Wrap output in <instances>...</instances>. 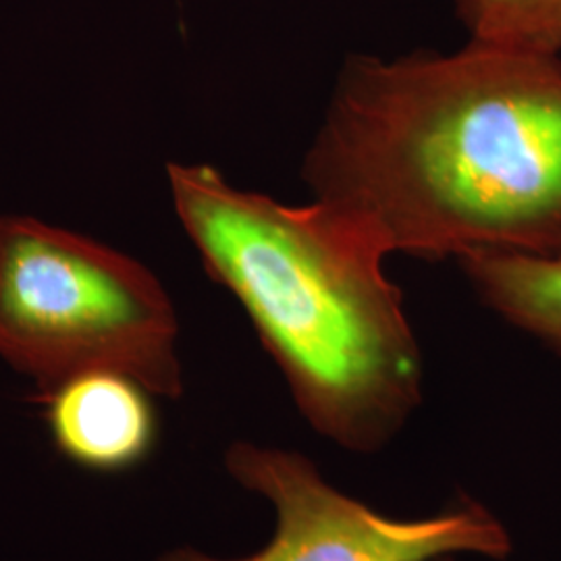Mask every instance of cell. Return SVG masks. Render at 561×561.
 <instances>
[{"label": "cell", "instance_id": "obj_1", "mask_svg": "<svg viewBox=\"0 0 561 561\" xmlns=\"http://www.w3.org/2000/svg\"><path fill=\"white\" fill-rule=\"evenodd\" d=\"M301 175L389 254L561 252V59L472 41L354 57Z\"/></svg>", "mask_w": 561, "mask_h": 561}, {"label": "cell", "instance_id": "obj_2", "mask_svg": "<svg viewBox=\"0 0 561 561\" xmlns=\"http://www.w3.org/2000/svg\"><path fill=\"white\" fill-rule=\"evenodd\" d=\"M175 215L310 426L347 451L391 442L422 400L419 341L379 238L337 206H287L210 164L167 167Z\"/></svg>", "mask_w": 561, "mask_h": 561}, {"label": "cell", "instance_id": "obj_3", "mask_svg": "<svg viewBox=\"0 0 561 561\" xmlns=\"http://www.w3.org/2000/svg\"><path fill=\"white\" fill-rule=\"evenodd\" d=\"M178 337L173 301L141 262L34 217H4L0 360L36 396L80 373L117 370L178 400Z\"/></svg>", "mask_w": 561, "mask_h": 561}, {"label": "cell", "instance_id": "obj_4", "mask_svg": "<svg viewBox=\"0 0 561 561\" xmlns=\"http://www.w3.org/2000/svg\"><path fill=\"white\" fill-rule=\"evenodd\" d=\"M225 468L275 505L273 539L240 560L178 547L157 561H433L456 553L503 560L512 551L502 520L468 497L435 516L401 520L337 491L298 451L238 442L229 445Z\"/></svg>", "mask_w": 561, "mask_h": 561}, {"label": "cell", "instance_id": "obj_5", "mask_svg": "<svg viewBox=\"0 0 561 561\" xmlns=\"http://www.w3.org/2000/svg\"><path fill=\"white\" fill-rule=\"evenodd\" d=\"M140 381L117 370L73 375L36 396L55 449L81 470L129 472L159 445V414Z\"/></svg>", "mask_w": 561, "mask_h": 561}, {"label": "cell", "instance_id": "obj_6", "mask_svg": "<svg viewBox=\"0 0 561 561\" xmlns=\"http://www.w3.org/2000/svg\"><path fill=\"white\" fill-rule=\"evenodd\" d=\"M460 262L489 308L561 354V252H474Z\"/></svg>", "mask_w": 561, "mask_h": 561}, {"label": "cell", "instance_id": "obj_7", "mask_svg": "<svg viewBox=\"0 0 561 561\" xmlns=\"http://www.w3.org/2000/svg\"><path fill=\"white\" fill-rule=\"evenodd\" d=\"M472 42L561 55V0H458Z\"/></svg>", "mask_w": 561, "mask_h": 561}, {"label": "cell", "instance_id": "obj_8", "mask_svg": "<svg viewBox=\"0 0 561 561\" xmlns=\"http://www.w3.org/2000/svg\"><path fill=\"white\" fill-rule=\"evenodd\" d=\"M433 561H454V560H451V556H447V558H437V560H433Z\"/></svg>", "mask_w": 561, "mask_h": 561}, {"label": "cell", "instance_id": "obj_9", "mask_svg": "<svg viewBox=\"0 0 561 561\" xmlns=\"http://www.w3.org/2000/svg\"><path fill=\"white\" fill-rule=\"evenodd\" d=\"M2 225H4V217L0 215V236H2Z\"/></svg>", "mask_w": 561, "mask_h": 561}]
</instances>
